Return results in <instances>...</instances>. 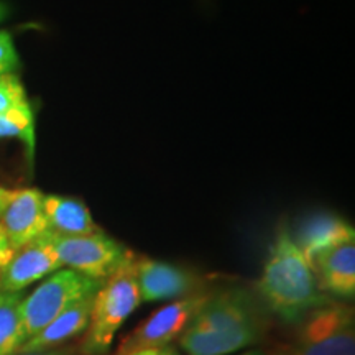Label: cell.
<instances>
[{
    "label": "cell",
    "mask_w": 355,
    "mask_h": 355,
    "mask_svg": "<svg viewBox=\"0 0 355 355\" xmlns=\"http://www.w3.org/2000/svg\"><path fill=\"white\" fill-rule=\"evenodd\" d=\"M268 329V319L259 300L243 288L207 293L180 337L189 355H227L259 344Z\"/></svg>",
    "instance_id": "1"
},
{
    "label": "cell",
    "mask_w": 355,
    "mask_h": 355,
    "mask_svg": "<svg viewBox=\"0 0 355 355\" xmlns=\"http://www.w3.org/2000/svg\"><path fill=\"white\" fill-rule=\"evenodd\" d=\"M257 291L268 311L288 324H298L311 311L332 303L286 224L279 225L270 247Z\"/></svg>",
    "instance_id": "2"
},
{
    "label": "cell",
    "mask_w": 355,
    "mask_h": 355,
    "mask_svg": "<svg viewBox=\"0 0 355 355\" xmlns=\"http://www.w3.org/2000/svg\"><path fill=\"white\" fill-rule=\"evenodd\" d=\"M133 255L114 275L102 282L94 295L89 326L79 345L81 355H105L128 316L141 303Z\"/></svg>",
    "instance_id": "3"
},
{
    "label": "cell",
    "mask_w": 355,
    "mask_h": 355,
    "mask_svg": "<svg viewBox=\"0 0 355 355\" xmlns=\"http://www.w3.org/2000/svg\"><path fill=\"white\" fill-rule=\"evenodd\" d=\"M101 285V282L69 268H61L46 277L42 285L35 288L28 296H24L21 301V319L26 340L38 334L79 300L94 295Z\"/></svg>",
    "instance_id": "4"
},
{
    "label": "cell",
    "mask_w": 355,
    "mask_h": 355,
    "mask_svg": "<svg viewBox=\"0 0 355 355\" xmlns=\"http://www.w3.org/2000/svg\"><path fill=\"white\" fill-rule=\"evenodd\" d=\"M291 355H355L354 309L332 303L311 311L298 322Z\"/></svg>",
    "instance_id": "5"
},
{
    "label": "cell",
    "mask_w": 355,
    "mask_h": 355,
    "mask_svg": "<svg viewBox=\"0 0 355 355\" xmlns=\"http://www.w3.org/2000/svg\"><path fill=\"white\" fill-rule=\"evenodd\" d=\"M48 234L63 266L101 283L133 257L127 247L102 230L96 234L78 235V237Z\"/></svg>",
    "instance_id": "6"
},
{
    "label": "cell",
    "mask_w": 355,
    "mask_h": 355,
    "mask_svg": "<svg viewBox=\"0 0 355 355\" xmlns=\"http://www.w3.org/2000/svg\"><path fill=\"white\" fill-rule=\"evenodd\" d=\"M206 296L207 293H196L155 311L152 316L139 324L137 329L123 337L115 355H133L141 350H158L171 345L196 316Z\"/></svg>",
    "instance_id": "7"
},
{
    "label": "cell",
    "mask_w": 355,
    "mask_h": 355,
    "mask_svg": "<svg viewBox=\"0 0 355 355\" xmlns=\"http://www.w3.org/2000/svg\"><path fill=\"white\" fill-rule=\"evenodd\" d=\"M63 268L50 234L13 250V255L0 272V290L8 293H24L40 279Z\"/></svg>",
    "instance_id": "8"
},
{
    "label": "cell",
    "mask_w": 355,
    "mask_h": 355,
    "mask_svg": "<svg viewBox=\"0 0 355 355\" xmlns=\"http://www.w3.org/2000/svg\"><path fill=\"white\" fill-rule=\"evenodd\" d=\"M135 273L140 300L145 303L181 300L186 296L196 295L201 288V278L196 273L168 263V261L137 259Z\"/></svg>",
    "instance_id": "9"
},
{
    "label": "cell",
    "mask_w": 355,
    "mask_h": 355,
    "mask_svg": "<svg viewBox=\"0 0 355 355\" xmlns=\"http://www.w3.org/2000/svg\"><path fill=\"white\" fill-rule=\"evenodd\" d=\"M43 196L44 194L37 188L13 189L12 199L0 216V225L13 250L48 232Z\"/></svg>",
    "instance_id": "10"
},
{
    "label": "cell",
    "mask_w": 355,
    "mask_h": 355,
    "mask_svg": "<svg viewBox=\"0 0 355 355\" xmlns=\"http://www.w3.org/2000/svg\"><path fill=\"white\" fill-rule=\"evenodd\" d=\"M322 293L339 298L355 295V241L319 252L309 260Z\"/></svg>",
    "instance_id": "11"
},
{
    "label": "cell",
    "mask_w": 355,
    "mask_h": 355,
    "mask_svg": "<svg viewBox=\"0 0 355 355\" xmlns=\"http://www.w3.org/2000/svg\"><path fill=\"white\" fill-rule=\"evenodd\" d=\"M94 295H89L86 298L79 300L78 303H74L71 308L66 309L63 314H60L55 321H51L44 329L40 331L38 334L30 337V339L21 345L19 354L43 352V350L63 347V345L66 343H69L71 339L84 334L89 326V319H91Z\"/></svg>",
    "instance_id": "12"
},
{
    "label": "cell",
    "mask_w": 355,
    "mask_h": 355,
    "mask_svg": "<svg viewBox=\"0 0 355 355\" xmlns=\"http://www.w3.org/2000/svg\"><path fill=\"white\" fill-rule=\"evenodd\" d=\"M43 209L48 222V232L61 237H78L99 232V227L92 219L91 211L79 199L44 194Z\"/></svg>",
    "instance_id": "13"
},
{
    "label": "cell",
    "mask_w": 355,
    "mask_h": 355,
    "mask_svg": "<svg viewBox=\"0 0 355 355\" xmlns=\"http://www.w3.org/2000/svg\"><path fill=\"white\" fill-rule=\"evenodd\" d=\"M295 239L308 261L319 252L339 243L355 241L354 227L340 217L332 214H318L301 225Z\"/></svg>",
    "instance_id": "14"
},
{
    "label": "cell",
    "mask_w": 355,
    "mask_h": 355,
    "mask_svg": "<svg viewBox=\"0 0 355 355\" xmlns=\"http://www.w3.org/2000/svg\"><path fill=\"white\" fill-rule=\"evenodd\" d=\"M21 301L24 293L0 290V355H17L26 340Z\"/></svg>",
    "instance_id": "15"
},
{
    "label": "cell",
    "mask_w": 355,
    "mask_h": 355,
    "mask_svg": "<svg viewBox=\"0 0 355 355\" xmlns=\"http://www.w3.org/2000/svg\"><path fill=\"white\" fill-rule=\"evenodd\" d=\"M33 112L24 84L17 74H0V115Z\"/></svg>",
    "instance_id": "16"
},
{
    "label": "cell",
    "mask_w": 355,
    "mask_h": 355,
    "mask_svg": "<svg viewBox=\"0 0 355 355\" xmlns=\"http://www.w3.org/2000/svg\"><path fill=\"white\" fill-rule=\"evenodd\" d=\"M0 139H20L26 145L28 155H33L35 152L33 112L0 115Z\"/></svg>",
    "instance_id": "17"
},
{
    "label": "cell",
    "mask_w": 355,
    "mask_h": 355,
    "mask_svg": "<svg viewBox=\"0 0 355 355\" xmlns=\"http://www.w3.org/2000/svg\"><path fill=\"white\" fill-rule=\"evenodd\" d=\"M20 68V56L15 42L7 30H0V74H15Z\"/></svg>",
    "instance_id": "18"
},
{
    "label": "cell",
    "mask_w": 355,
    "mask_h": 355,
    "mask_svg": "<svg viewBox=\"0 0 355 355\" xmlns=\"http://www.w3.org/2000/svg\"><path fill=\"white\" fill-rule=\"evenodd\" d=\"M13 255V248L8 242L6 232H3L2 225H0V272H2L3 266L7 265V261L10 260V257Z\"/></svg>",
    "instance_id": "19"
},
{
    "label": "cell",
    "mask_w": 355,
    "mask_h": 355,
    "mask_svg": "<svg viewBox=\"0 0 355 355\" xmlns=\"http://www.w3.org/2000/svg\"><path fill=\"white\" fill-rule=\"evenodd\" d=\"M17 355H81L79 350L73 345H63V347L51 349V350H43V352H20Z\"/></svg>",
    "instance_id": "20"
},
{
    "label": "cell",
    "mask_w": 355,
    "mask_h": 355,
    "mask_svg": "<svg viewBox=\"0 0 355 355\" xmlns=\"http://www.w3.org/2000/svg\"><path fill=\"white\" fill-rule=\"evenodd\" d=\"M12 194H13V189H8V188H3V186H0V216H2L3 209H6L8 201L12 199Z\"/></svg>",
    "instance_id": "21"
},
{
    "label": "cell",
    "mask_w": 355,
    "mask_h": 355,
    "mask_svg": "<svg viewBox=\"0 0 355 355\" xmlns=\"http://www.w3.org/2000/svg\"><path fill=\"white\" fill-rule=\"evenodd\" d=\"M158 355H181L175 345H166V347L158 349Z\"/></svg>",
    "instance_id": "22"
},
{
    "label": "cell",
    "mask_w": 355,
    "mask_h": 355,
    "mask_svg": "<svg viewBox=\"0 0 355 355\" xmlns=\"http://www.w3.org/2000/svg\"><path fill=\"white\" fill-rule=\"evenodd\" d=\"M7 15H8V6L6 2H2V0H0V21L6 19Z\"/></svg>",
    "instance_id": "23"
},
{
    "label": "cell",
    "mask_w": 355,
    "mask_h": 355,
    "mask_svg": "<svg viewBox=\"0 0 355 355\" xmlns=\"http://www.w3.org/2000/svg\"><path fill=\"white\" fill-rule=\"evenodd\" d=\"M133 355H158V350H141V352H137Z\"/></svg>",
    "instance_id": "24"
},
{
    "label": "cell",
    "mask_w": 355,
    "mask_h": 355,
    "mask_svg": "<svg viewBox=\"0 0 355 355\" xmlns=\"http://www.w3.org/2000/svg\"><path fill=\"white\" fill-rule=\"evenodd\" d=\"M241 355H265L261 350H248V352H243Z\"/></svg>",
    "instance_id": "25"
}]
</instances>
